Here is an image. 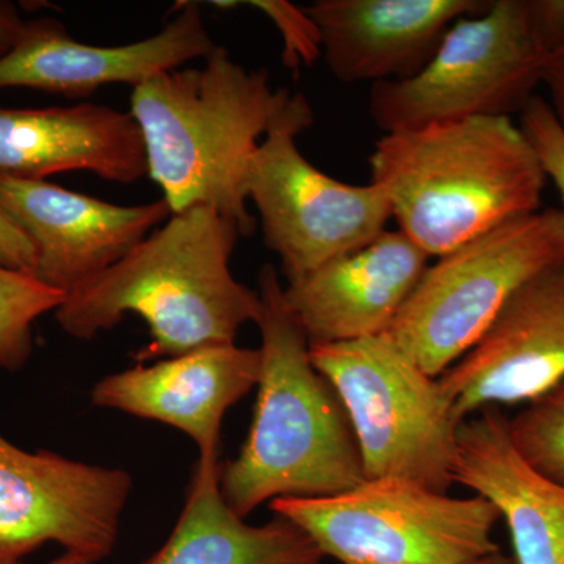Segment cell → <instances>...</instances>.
<instances>
[{
  "label": "cell",
  "instance_id": "obj_8",
  "mask_svg": "<svg viewBox=\"0 0 564 564\" xmlns=\"http://www.w3.org/2000/svg\"><path fill=\"white\" fill-rule=\"evenodd\" d=\"M562 262L564 209L541 207L436 258L386 334L423 372L441 377L521 285Z\"/></svg>",
  "mask_w": 564,
  "mask_h": 564
},
{
  "label": "cell",
  "instance_id": "obj_14",
  "mask_svg": "<svg viewBox=\"0 0 564 564\" xmlns=\"http://www.w3.org/2000/svg\"><path fill=\"white\" fill-rule=\"evenodd\" d=\"M430 259L406 234L386 229L372 242L289 281L285 304L310 344L381 336L410 299Z\"/></svg>",
  "mask_w": 564,
  "mask_h": 564
},
{
  "label": "cell",
  "instance_id": "obj_5",
  "mask_svg": "<svg viewBox=\"0 0 564 564\" xmlns=\"http://www.w3.org/2000/svg\"><path fill=\"white\" fill-rule=\"evenodd\" d=\"M564 43V0H491L445 33L433 61L406 80L380 82L369 111L384 133L433 122L521 113Z\"/></svg>",
  "mask_w": 564,
  "mask_h": 564
},
{
  "label": "cell",
  "instance_id": "obj_3",
  "mask_svg": "<svg viewBox=\"0 0 564 564\" xmlns=\"http://www.w3.org/2000/svg\"><path fill=\"white\" fill-rule=\"evenodd\" d=\"M258 284V400L242 451L220 466L223 499L240 518L280 497H332L366 480L343 402L315 369L273 265L262 267Z\"/></svg>",
  "mask_w": 564,
  "mask_h": 564
},
{
  "label": "cell",
  "instance_id": "obj_1",
  "mask_svg": "<svg viewBox=\"0 0 564 564\" xmlns=\"http://www.w3.org/2000/svg\"><path fill=\"white\" fill-rule=\"evenodd\" d=\"M240 237L239 226L212 207L172 214L121 261L66 295L55 318L70 337L88 340L126 314L140 315L151 343L139 361L236 344L261 314L259 292L229 269Z\"/></svg>",
  "mask_w": 564,
  "mask_h": 564
},
{
  "label": "cell",
  "instance_id": "obj_18",
  "mask_svg": "<svg viewBox=\"0 0 564 564\" xmlns=\"http://www.w3.org/2000/svg\"><path fill=\"white\" fill-rule=\"evenodd\" d=\"M454 480L499 511L516 564H564V486L518 454L500 408H486L459 426Z\"/></svg>",
  "mask_w": 564,
  "mask_h": 564
},
{
  "label": "cell",
  "instance_id": "obj_12",
  "mask_svg": "<svg viewBox=\"0 0 564 564\" xmlns=\"http://www.w3.org/2000/svg\"><path fill=\"white\" fill-rule=\"evenodd\" d=\"M0 209L35 248L33 278L65 296L121 261L172 217L163 199L120 206L7 174H0Z\"/></svg>",
  "mask_w": 564,
  "mask_h": 564
},
{
  "label": "cell",
  "instance_id": "obj_11",
  "mask_svg": "<svg viewBox=\"0 0 564 564\" xmlns=\"http://www.w3.org/2000/svg\"><path fill=\"white\" fill-rule=\"evenodd\" d=\"M440 378L459 422L530 403L564 381V262L511 295L484 336Z\"/></svg>",
  "mask_w": 564,
  "mask_h": 564
},
{
  "label": "cell",
  "instance_id": "obj_20",
  "mask_svg": "<svg viewBox=\"0 0 564 564\" xmlns=\"http://www.w3.org/2000/svg\"><path fill=\"white\" fill-rule=\"evenodd\" d=\"M63 302L62 292L31 274L0 267V369L20 372L33 351V323Z\"/></svg>",
  "mask_w": 564,
  "mask_h": 564
},
{
  "label": "cell",
  "instance_id": "obj_26",
  "mask_svg": "<svg viewBox=\"0 0 564 564\" xmlns=\"http://www.w3.org/2000/svg\"><path fill=\"white\" fill-rule=\"evenodd\" d=\"M25 20L14 3L0 0V58L13 50L24 31Z\"/></svg>",
  "mask_w": 564,
  "mask_h": 564
},
{
  "label": "cell",
  "instance_id": "obj_10",
  "mask_svg": "<svg viewBox=\"0 0 564 564\" xmlns=\"http://www.w3.org/2000/svg\"><path fill=\"white\" fill-rule=\"evenodd\" d=\"M132 477L124 469L22 451L0 434V564L57 543L91 563L113 551Z\"/></svg>",
  "mask_w": 564,
  "mask_h": 564
},
{
  "label": "cell",
  "instance_id": "obj_13",
  "mask_svg": "<svg viewBox=\"0 0 564 564\" xmlns=\"http://www.w3.org/2000/svg\"><path fill=\"white\" fill-rule=\"evenodd\" d=\"M162 31L118 46L74 40L61 21H25L13 50L0 58V90L33 88L66 98H84L107 85L137 87L163 70L206 58L214 44L202 7L181 3Z\"/></svg>",
  "mask_w": 564,
  "mask_h": 564
},
{
  "label": "cell",
  "instance_id": "obj_28",
  "mask_svg": "<svg viewBox=\"0 0 564 564\" xmlns=\"http://www.w3.org/2000/svg\"><path fill=\"white\" fill-rule=\"evenodd\" d=\"M47 564H96L88 562V560L82 558L79 555L68 554V552H65L62 556H58V558H55L54 562L47 563Z\"/></svg>",
  "mask_w": 564,
  "mask_h": 564
},
{
  "label": "cell",
  "instance_id": "obj_22",
  "mask_svg": "<svg viewBox=\"0 0 564 564\" xmlns=\"http://www.w3.org/2000/svg\"><path fill=\"white\" fill-rule=\"evenodd\" d=\"M252 9L262 11L281 32L282 63L296 70L302 65H313L322 57V36L306 7H296L285 0H252L245 2Z\"/></svg>",
  "mask_w": 564,
  "mask_h": 564
},
{
  "label": "cell",
  "instance_id": "obj_19",
  "mask_svg": "<svg viewBox=\"0 0 564 564\" xmlns=\"http://www.w3.org/2000/svg\"><path fill=\"white\" fill-rule=\"evenodd\" d=\"M325 555L300 527L276 518L250 525L220 491L218 452L199 454L184 510L166 543L140 564H322Z\"/></svg>",
  "mask_w": 564,
  "mask_h": 564
},
{
  "label": "cell",
  "instance_id": "obj_21",
  "mask_svg": "<svg viewBox=\"0 0 564 564\" xmlns=\"http://www.w3.org/2000/svg\"><path fill=\"white\" fill-rule=\"evenodd\" d=\"M508 430L518 454L549 480L564 486V381L508 419Z\"/></svg>",
  "mask_w": 564,
  "mask_h": 564
},
{
  "label": "cell",
  "instance_id": "obj_7",
  "mask_svg": "<svg viewBox=\"0 0 564 564\" xmlns=\"http://www.w3.org/2000/svg\"><path fill=\"white\" fill-rule=\"evenodd\" d=\"M270 508L343 564H473L500 552L492 503L403 478H366L332 497H280Z\"/></svg>",
  "mask_w": 564,
  "mask_h": 564
},
{
  "label": "cell",
  "instance_id": "obj_9",
  "mask_svg": "<svg viewBox=\"0 0 564 564\" xmlns=\"http://www.w3.org/2000/svg\"><path fill=\"white\" fill-rule=\"evenodd\" d=\"M313 122L311 104L304 102L274 126L252 154L245 180L263 242L276 252L288 282L372 242L392 218L380 185L334 180L304 158L295 139Z\"/></svg>",
  "mask_w": 564,
  "mask_h": 564
},
{
  "label": "cell",
  "instance_id": "obj_2",
  "mask_svg": "<svg viewBox=\"0 0 564 564\" xmlns=\"http://www.w3.org/2000/svg\"><path fill=\"white\" fill-rule=\"evenodd\" d=\"M307 99L273 90L265 68L248 69L215 46L202 68L163 70L132 88L131 115L147 150L148 176L172 214L195 206L254 231L245 180L262 137Z\"/></svg>",
  "mask_w": 564,
  "mask_h": 564
},
{
  "label": "cell",
  "instance_id": "obj_6",
  "mask_svg": "<svg viewBox=\"0 0 564 564\" xmlns=\"http://www.w3.org/2000/svg\"><path fill=\"white\" fill-rule=\"evenodd\" d=\"M310 352L343 402L366 478L448 492L462 422L440 378L423 372L389 334L310 344Z\"/></svg>",
  "mask_w": 564,
  "mask_h": 564
},
{
  "label": "cell",
  "instance_id": "obj_25",
  "mask_svg": "<svg viewBox=\"0 0 564 564\" xmlns=\"http://www.w3.org/2000/svg\"><path fill=\"white\" fill-rule=\"evenodd\" d=\"M543 84L547 87L549 106L564 131V43L555 52L551 65L545 70Z\"/></svg>",
  "mask_w": 564,
  "mask_h": 564
},
{
  "label": "cell",
  "instance_id": "obj_23",
  "mask_svg": "<svg viewBox=\"0 0 564 564\" xmlns=\"http://www.w3.org/2000/svg\"><path fill=\"white\" fill-rule=\"evenodd\" d=\"M519 128L532 144L545 177L554 182L564 204V131L547 99L534 96L521 111Z\"/></svg>",
  "mask_w": 564,
  "mask_h": 564
},
{
  "label": "cell",
  "instance_id": "obj_17",
  "mask_svg": "<svg viewBox=\"0 0 564 564\" xmlns=\"http://www.w3.org/2000/svg\"><path fill=\"white\" fill-rule=\"evenodd\" d=\"M69 172L93 173L117 184L148 176L143 137L131 111L98 104L0 107V174L46 181Z\"/></svg>",
  "mask_w": 564,
  "mask_h": 564
},
{
  "label": "cell",
  "instance_id": "obj_24",
  "mask_svg": "<svg viewBox=\"0 0 564 564\" xmlns=\"http://www.w3.org/2000/svg\"><path fill=\"white\" fill-rule=\"evenodd\" d=\"M35 263V248L31 240L0 209V267L33 276Z\"/></svg>",
  "mask_w": 564,
  "mask_h": 564
},
{
  "label": "cell",
  "instance_id": "obj_15",
  "mask_svg": "<svg viewBox=\"0 0 564 564\" xmlns=\"http://www.w3.org/2000/svg\"><path fill=\"white\" fill-rule=\"evenodd\" d=\"M491 0H315L306 7L322 36V57L343 84L406 80L440 50L464 17Z\"/></svg>",
  "mask_w": 564,
  "mask_h": 564
},
{
  "label": "cell",
  "instance_id": "obj_4",
  "mask_svg": "<svg viewBox=\"0 0 564 564\" xmlns=\"http://www.w3.org/2000/svg\"><path fill=\"white\" fill-rule=\"evenodd\" d=\"M369 163L400 231L434 259L540 210L547 182L532 144L507 117L384 133Z\"/></svg>",
  "mask_w": 564,
  "mask_h": 564
},
{
  "label": "cell",
  "instance_id": "obj_16",
  "mask_svg": "<svg viewBox=\"0 0 564 564\" xmlns=\"http://www.w3.org/2000/svg\"><path fill=\"white\" fill-rule=\"evenodd\" d=\"M259 377V348L215 345L107 375L93 388L91 402L172 425L195 441L199 454H215L223 417Z\"/></svg>",
  "mask_w": 564,
  "mask_h": 564
},
{
  "label": "cell",
  "instance_id": "obj_27",
  "mask_svg": "<svg viewBox=\"0 0 564 564\" xmlns=\"http://www.w3.org/2000/svg\"><path fill=\"white\" fill-rule=\"evenodd\" d=\"M473 564H516L513 556L505 555L502 552H496V554L485 556V558L478 560Z\"/></svg>",
  "mask_w": 564,
  "mask_h": 564
}]
</instances>
